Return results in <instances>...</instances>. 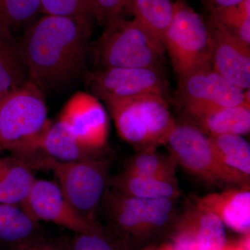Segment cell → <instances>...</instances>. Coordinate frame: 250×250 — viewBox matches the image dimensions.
Here are the masks:
<instances>
[{"mask_svg":"<svg viewBox=\"0 0 250 250\" xmlns=\"http://www.w3.org/2000/svg\"><path fill=\"white\" fill-rule=\"evenodd\" d=\"M249 93L229 82L212 67L180 78L179 95L186 113L250 104Z\"/></svg>","mask_w":250,"mask_h":250,"instance_id":"obj_10","label":"cell"},{"mask_svg":"<svg viewBox=\"0 0 250 250\" xmlns=\"http://www.w3.org/2000/svg\"><path fill=\"white\" fill-rule=\"evenodd\" d=\"M36 221H47L73 231L90 233L101 228L81 216L69 205L58 184L35 179L25 200L20 205Z\"/></svg>","mask_w":250,"mask_h":250,"instance_id":"obj_12","label":"cell"},{"mask_svg":"<svg viewBox=\"0 0 250 250\" xmlns=\"http://www.w3.org/2000/svg\"><path fill=\"white\" fill-rule=\"evenodd\" d=\"M167 240L175 250H220L228 242L221 220L195 200L179 211Z\"/></svg>","mask_w":250,"mask_h":250,"instance_id":"obj_11","label":"cell"},{"mask_svg":"<svg viewBox=\"0 0 250 250\" xmlns=\"http://www.w3.org/2000/svg\"><path fill=\"white\" fill-rule=\"evenodd\" d=\"M88 83L94 94L106 104L143 95H164L166 89L164 77L158 68H105L90 74Z\"/></svg>","mask_w":250,"mask_h":250,"instance_id":"obj_9","label":"cell"},{"mask_svg":"<svg viewBox=\"0 0 250 250\" xmlns=\"http://www.w3.org/2000/svg\"><path fill=\"white\" fill-rule=\"evenodd\" d=\"M194 125L208 136L222 134L243 136L250 131V104L219 106L186 113Z\"/></svg>","mask_w":250,"mask_h":250,"instance_id":"obj_16","label":"cell"},{"mask_svg":"<svg viewBox=\"0 0 250 250\" xmlns=\"http://www.w3.org/2000/svg\"><path fill=\"white\" fill-rule=\"evenodd\" d=\"M220 161L229 168L250 177V146L243 136L222 134L209 136Z\"/></svg>","mask_w":250,"mask_h":250,"instance_id":"obj_23","label":"cell"},{"mask_svg":"<svg viewBox=\"0 0 250 250\" xmlns=\"http://www.w3.org/2000/svg\"><path fill=\"white\" fill-rule=\"evenodd\" d=\"M32 169L14 156L0 159V203L21 205L35 180Z\"/></svg>","mask_w":250,"mask_h":250,"instance_id":"obj_20","label":"cell"},{"mask_svg":"<svg viewBox=\"0 0 250 250\" xmlns=\"http://www.w3.org/2000/svg\"><path fill=\"white\" fill-rule=\"evenodd\" d=\"M133 0H90L91 17L100 24L107 25L126 9H131Z\"/></svg>","mask_w":250,"mask_h":250,"instance_id":"obj_29","label":"cell"},{"mask_svg":"<svg viewBox=\"0 0 250 250\" xmlns=\"http://www.w3.org/2000/svg\"><path fill=\"white\" fill-rule=\"evenodd\" d=\"M195 202L216 215L225 226L243 234L250 233V188H230L197 198Z\"/></svg>","mask_w":250,"mask_h":250,"instance_id":"obj_15","label":"cell"},{"mask_svg":"<svg viewBox=\"0 0 250 250\" xmlns=\"http://www.w3.org/2000/svg\"><path fill=\"white\" fill-rule=\"evenodd\" d=\"M212 39V67L231 83L250 90V45L213 23L208 25Z\"/></svg>","mask_w":250,"mask_h":250,"instance_id":"obj_14","label":"cell"},{"mask_svg":"<svg viewBox=\"0 0 250 250\" xmlns=\"http://www.w3.org/2000/svg\"><path fill=\"white\" fill-rule=\"evenodd\" d=\"M46 156L62 163H73L100 157V153L85 147L65 123L59 121L50 125L40 145Z\"/></svg>","mask_w":250,"mask_h":250,"instance_id":"obj_17","label":"cell"},{"mask_svg":"<svg viewBox=\"0 0 250 250\" xmlns=\"http://www.w3.org/2000/svg\"><path fill=\"white\" fill-rule=\"evenodd\" d=\"M89 20L46 15L22 45L30 80L42 91L62 88L79 76L85 60Z\"/></svg>","mask_w":250,"mask_h":250,"instance_id":"obj_1","label":"cell"},{"mask_svg":"<svg viewBox=\"0 0 250 250\" xmlns=\"http://www.w3.org/2000/svg\"><path fill=\"white\" fill-rule=\"evenodd\" d=\"M164 43L136 19L123 17L106 25L98 48L104 69L157 68L164 54Z\"/></svg>","mask_w":250,"mask_h":250,"instance_id":"obj_6","label":"cell"},{"mask_svg":"<svg viewBox=\"0 0 250 250\" xmlns=\"http://www.w3.org/2000/svg\"><path fill=\"white\" fill-rule=\"evenodd\" d=\"M30 80L22 45L14 36L0 33V95L22 86Z\"/></svg>","mask_w":250,"mask_h":250,"instance_id":"obj_21","label":"cell"},{"mask_svg":"<svg viewBox=\"0 0 250 250\" xmlns=\"http://www.w3.org/2000/svg\"><path fill=\"white\" fill-rule=\"evenodd\" d=\"M51 125L43 93L31 80L0 95V146L31 169L43 170L40 145Z\"/></svg>","mask_w":250,"mask_h":250,"instance_id":"obj_2","label":"cell"},{"mask_svg":"<svg viewBox=\"0 0 250 250\" xmlns=\"http://www.w3.org/2000/svg\"><path fill=\"white\" fill-rule=\"evenodd\" d=\"M59 120L85 147L101 153L106 146L108 116L96 97L83 92L75 93L65 104Z\"/></svg>","mask_w":250,"mask_h":250,"instance_id":"obj_13","label":"cell"},{"mask_svg":"<svg viewBox=\"0 0 250 250\" xmlns=\"http://www.w3.org/2000/svg\"><path fill=\"white\" fill-rule=\"evenodd\" d=\"M130 9L134 19L164 43L173 18L174 3L171 0H133Z\"/></svg>","mask_w":250,"mask_h":250,"instance_id":"obj_22","label":"cell"},{"mask_svg":"<svg viewBox=\"0 0 250 250\" xmlns=\"http://www.w3.org/2000/svg\"><path fill=\"white\" fill-rule=\"evenodd\" d=\"M209 11L220 8L228 7L243 2L246 0H202Z\"/></svg>","mask_w":250,"mask_h":250,"instance_id":"obj_31","label":"cell"},{"mask_svg":"<svg viewBox=\"0 0 250 250\" xmlns=\"http://www.w3.org/2000/svg\"><path fill=\"white\" fill-rule=\"evenodd\" d=\"M45 170L53 171L72 208L85 220L98 222L97 214L108 188V165L100 157L73 163L47 158Z\"/></svg>","mask_w":250,"mask_h":250,"instance_id":"obj_8","label":"cell"},{"mask_svg":"<svg viewBox=\"0 0 250 250\" xmlns=\"http://www.w3.org/2000/svg\"><path fill=\"white\" fill-rule=\"evenodd\" d=\"M210 11V23L225 28L250 45V0Z\"/></svg>","mask_w":250,"mask_h":250,"instance_id":"obj_25","label":"cell"},{"mask_svg":"<svg viewBox=\"0 0 250 250\" xmlns=\"http://www.w3.org/2000/svg\"><path fill=\"white\" fill-rule=\"evenodd\" d=\"M12 250H70L68 242L50 239L45 235L24 244L16 247Z\"/></svg>","mask_w":250,"mask_h":250,"instance_id":"obj_30","label":"cell"},{"mask_svg":"<svg viewBox=\"0 0 250 250\" xmlns=\"http://www.w3.org/2000/svg\"><path fill=\"white\" fill-rule=\"evenodd\" d=\"M179 77L212 67V39L208 25L186 0H176L164 40Z\"/></svg>","mask_w":250,"mask_h":250,"instance_id":"obj_7","label":"cell"},{"mask_svg":"<svg viewBox=\"0 0 250 250\" xmlns=\"http://www.w3.org/2000/svg\"><path fill=\"white\" fill-rule=\"evenodd\" d=\"M177 164L171 155H164L156 152V149L137 152L128 161L124 172L127 173L158 177L176 178Z\"/></svg>","mask_w":250,"mask_h":250,"instance_id":"obj_24","label":"cell"},{"mask_svg":"<svg viewBox=\"0 0 250 250\" xmlns=\"http://www.w3.org/2000/svg\"><path fill=\"white\" fill-rule=\"evenodd\" d=\"M1 149H1V146H0V150H1Z\"/></svg>","mask_w":250,"mask_h":250,"instance_id":"obj_34","label":"cell"},{"mask_svg":"<svg viewBox=\"0 0 250 250\" xmlns=\"http://www.w3.org/2000/svg\"><path fill=\"white\" fill-rule=\"evenodd\" d=\"M68 245L70 250H125L103 225L93 232L75 233Z\"/></svg>","mask_w":250,"mask_h":250,"instance_id":"obj_27","label":"cell"},{"mask_svg":"<svg viewBox=\"0 0 250 250\" xmlns=\"http://www.w3.org/2000/svg\"><path fill=\"white\" fill-rule=\"evenodd\" d=\"M41 11V0H0V33L14 36V31Z\"/></svg>","mask_w":250,"mask_h":250,"instance_id":"obj_26","label":"cell"},{"mask_svg":"<svg viewBox=\"0 0 250 250\" xmlns=\"http://www.w3.org/2000/svg\"><path fill=\"white\" fill-rule=\"evenodd\" d=\"M176 200L139 198L108 188L100 208L106 230L125 250H141L167 239L178 214Z\"/></svg>","mask_w":250,"mask_h":250,"instance_id":"obj_3","label":"cell"},{"mask_svg":"<svg viewBox=\"0 0 250 250\" xmlns=\"http://www.w3.org/2000/svg\"><path fill=\"white\" fill-rule=\"evenodd\" d=\"M42 235L39 222L21 205L0 203V242L13 250Z\"/></svg>","mask_w":250,"mask_h":250,"instance_id":"obj_19","label":"cell"},{"mask_svg":"<svg viewBox=\"0 0 250 250\" xmlns=\"http://www.w3.org/2000/svg\"><path fill=\"white\" fill-rule=\"evenodd\" d=\"M220 250H250V233L236 243L227 242L226 245Z\"/></svg>","mask_w":250,"mask_h":250,"instance_id":"obj_32","label":"cell"},{"mask_svg":"<svg viewBox=\"0 0 250 250\" xmlns=\"http://www.w3.org/2000/svg\"><path fill=\"white\" fill-rule=\"evenodd\" d=\"M106 105L118 134L137 152L165 146L176 124L163 95H143Z\"/></svg>","mask_w":250,"mask_h":250,"instance_id":"obj_4","label":"cell"},{"mask_svg":"<svg viewBox=\"0 0 250 250\" xmlns=\"http://www.w3.org/2000/svg\"><path fill=\"white\" fill-rule=\"evenodd\" d=\"M41 11L53 16L92 18L90 0H41Z\"/></svg>","mask_w":250,"mask_h":250,"instance_id":"obj_28","label":"cell"},{"mask_svg":"<svg viewBox=\"0 0 250 250\" xmlns=\"http://www.w3.org/2000/svg\"><path fill=\"white\" fill-rule=\"evenodd\" d=\"M112 186L125 195L148 200H177L182 193L176 178L145 177L125 172L115 177Z\"/></svg>","mask_w":250,"mask_h":250,"instance_id":"obj_18","label":"cell"},{"mask_svg":"<svg viewBox=\"0 0 250 250\" xmlns=\"http://www.w3.org/2000/svg\"><path fill=\"white\" fill-rule=\"evenodd\" d=\"M141 250H175L173 246L169 240L166 239L163 241L156 242L152 243Z\"/></svg>","mask_w":250,"mask_h":250,"instance_id":"obj_33","label":"cell"},{"mask_svg":"<svg viewBox=\"0 0 250 250\" xmlns=\"http://www.w3.org/2000/svg\"><path fill=\"white\" fill-rule=\"evenodd\" d=\"M165 146L177 165L208 185L250 188V177L225 166L215 153L209 136L194 125L176 123Z\"/></svg>","mask_w":250,"mask_h":250,"instance_id":"obj_5","label":"cell"}]
</instances>
